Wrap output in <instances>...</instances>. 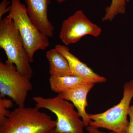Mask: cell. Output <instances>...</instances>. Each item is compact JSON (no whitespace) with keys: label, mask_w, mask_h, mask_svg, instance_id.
Returning a JSON list of instances; mask_svg holds the SVG:
<instances>
[{"label":"cell","mask_w":133,"mask_h":133,"mask_svg":"<svg viewBox=\"0 0 133 133\" xmlns=\"http://www.w3.org/2000/svg\"><path fill=\"white\" fill-rule=\"evenodd\" d=\"M35 107H18L0 125V133H49L57 121Z\"/></svg>","instance_id":"cell-1"},{"label":"cell","mask_w":133,"mask_h":133,"mask_svg":"<svg viewBox=\"0 0 133 133\" xmlns=\"http://www.w3.org/2000/svg\"><path fill=\"white\" fill-rule=\"evenodd\" d=\"M0 48L7 57L5 63L15 65L20 74L31 79L33 71L19 30L9 15L0 20Z\"/></svg>","instance_id":"cell-2"},{"label":"cell","mask_w":133,"mask_h":133,"mask_svg":"<svg viewBox=\"0 0 133 133\" xmlns=\"http://www.w3.org/2000/svg\"><path fill=\"white\" fill-rule=\"evenodd\" d=\"M9 15L19 30L30 59L33 62L36 51L44 50L50 45L49 37L41 33L30 18L27 8L21 0H11Z\"/></svg>","instance_id":"cell-3"},{"label":"cell","mask_w":133,"mask_h":133,"mask_svg":"<svg viewBox=\"0 0 133 133\" xmlns=\"http://www.w3.org/2000/svg\"><path fill=\"white\" fill-rule=\"evenodd\" d=\"M36 107L48 109L57 118L55 130L58 133H84V124L72 103L64 99L62 94L51 98L33 97Z\"/></svg>","instance_id":"cell-4"},{"label":"cell","mask_w":133,"mask_h":133,"mask_svg":"<svg viewBox=\"0 0 133 133\" xmlns=\"http://www.w3.org/2000/svg\"><path fill=\"white\" fill-rule=\"evenodd\" d=\"M123 96L118 104L101 113L89 114V125L108 129L114 133H126L129 121L128 115L133 97V80L124 85Z\"/></svg>","instance_id":"cell-5"},{"label":"cell","mask_w":133,"mask_h":133,"mask_svg":"<svg viewBox=\"0 0 133 133\" xmlns=\"http://www.w3.org/2000/svg\"><path fill=\"white\" fill-rule=\"evenodd\" d=\"M32 88L30 79L20 74L15 65L0 62V98L7 96L18 107H23Z\"/></svg>","instance_id":"cell-6"},{"label":"cell","mask_w":133,"mask_h":133,"mask_svg":"<svg viewBox=\"0 0 133 133\" xmlns=\"http://www.w3.org/2000/svg\"><path fill=\"white\" fill-rule=\"evenodd\" d=\"M101 32V28L91 22L83 10H78L63 22L59 36L67 45L77 42L84 36L98 37Z\"/></svg>","instance_id":"cell-7"},{"label":"cell","mask_w":133,"mask_h":133,"mask_svg":"<svg viewBox=\"0 0 133 133\" xmlns=\"http://www.w3.org/2000/svg\"><path fill=\"white\" fill-rule=\"evenodd\" d=\"M30 18L41 33L48 37L53 36L54 28L48 17L50 0H25Z\"/></svg>","instance_id":"cell-8"},{"label":"cell","mask_w":133,"mask_h":133,"mask_svg":"<svg viewBox=\"0 0 133 133\" xmlns=\"http://www.w3.org/2000/svg\"><path fill=\"white\" fill-rule=\"evenodd\" d=\"M55 48L66 58L74 76L84 79L89 83L93 84L106 81L105 78L95 73L91 69L72 54L69 48L65 45L57 44Z\"/></svg>","instance_id":"cell-9"},{"label":"cell","mask_w":133,"mask_h":133,"mask_svg":"<svg viewBox=\"0 0 133 133\" xmlns=\"http://www.w3.org/2000/svg\"><path fill=\"white\" fill-rule=\"evenodd\" d=\"M94 85L93 83H85L61 93L64 99L70 101L76 108L85 127H86L89 126L90 121L89 114L85 110L86 108L88 105L87 98L88 92Z\"/></svg>","instance_id":"cell-10"},{"label":"cell","mask_w":133,"mask_h":133,"mask_svg":"<svg viewBox=\"0 0 133 133\" xmlns=\"http://www.w3.org/2000/svg\"><path fill=\"white\" fill-rule=\"evenodd\" d=\"M46 57L49 64V72L50 76H74L66 58L56 48L47 51Z\"/></svg>","instance_id":"cell-11"},{"label":"cell","mask_w":133,"mask_h":133,"mask_svg":"<svg viewBox=\"0 0 133 133\" xmlns=\"http://www.w3.org/2000/svg\"><path fill=\"white\" fill-rule=\"evenodd\" d=\"M49 81L51 90L58 94L63 93L77 86L90 83L84 79L74 76H50Z\"/></svg>","instance_id":"cell-12"},{"label":"cell","mask_w":133,"mask_h":133,"mask_svg":"<svg viewBox=\"0 0 133 133\" xmlns=\"http://www.w3.org/2000/svg\"><path fill=\"white\" fill-rule=\"evenodd\" d=\"M129 0H112L111 5L106 8L105 14L102 19L103 22L112 21L119 14H123L126 12V6Z\"/></svg>","instance_id":"cell-13"},{"label":"cell","mask_w":133,"mask_h":133,"mask_svg":"<svg viewBox=\"0 0 133 133\" xmlns=\"http://www.w3.org/2000/svg\"><path fill=\"white\" fill-rule=\"evenodd\" d=\"M13 101L5 98H0V125L5 121L10 112L8 110L13 107Z\"/></svg>","instance_id":"cell-14"},{"label":"cell","mask_w":133,"mask_h":133,"mask_svg":"<svg viewBox=\"0 0 133 133\" xmlns=\"http://www.w3.org/2000/svg\"><path fill=\"white\" fill-rule=\"evenodd\" d=\"M11 1L9 0H2L0 4V20L2 19L3 16L11 10Z\"/></svg>","instance_id":"cell-15"},{"label":"cell","mask_w":133,"mask_h":133,"mask_svg":"<svg viewBox=\"0 0 133 133\" xmlns=\"http://www.w3.org/2000/svg\"><path fill=\"white\" fill-rule=\"evenodd\" d=\"M130 121L126 133H133V105L130 106L128 112Z\"/></svg>","instance_id":"cell-16"},{"label":"cell","mask_w":133,"mask_h":133,"mask_svg":"<svg viewBox=\"0 0 133 133\" xmlns=\"http://www.w3.org/2000/svg\"><path fill=\"white\" fill-rule=\"evenodd\" d=\"M87 130L89 133H114L112 132H110L109 133L101 132L98 130V129L90 125L87 127Z\"/></svg>","instance_id":"cell-17"},{"label":"cell","mask_w":133,"mask_h":133,"mask_svg":"<svg viewBox=\"0 0 133 133\" xmlns=\"http://www.w3.org/2000/svg\"><path fill=\"white\" fill-rule=\"evenodd\" d=\"M58 3H62L63 2L65 1L66 0H56Z\"/></svg>","instance_id":"cell-18"},{"label":"cell","mask_w":133,"mask_h":133,"mask_svg":"<svg viewBox=\"0 0 133 133\" xmlns=\"http://www.w3.org/2000/svg\"><path fill=\"white\" fill-rule=\"evenodd\" d=\"M49 133H58L56 131V130H55V129H53L52 131H51Z\"/></svg>","instance_id":"cell-19"},{"label":"cell","mask_w":133,"mask_h":133,"mask_svg":"<svg viewBox=\"0 0 133 133\" xmlns=\"http://www.w3.org/2000/svg\"></svg>","instance_id":"cell-20"}]
</instances>
